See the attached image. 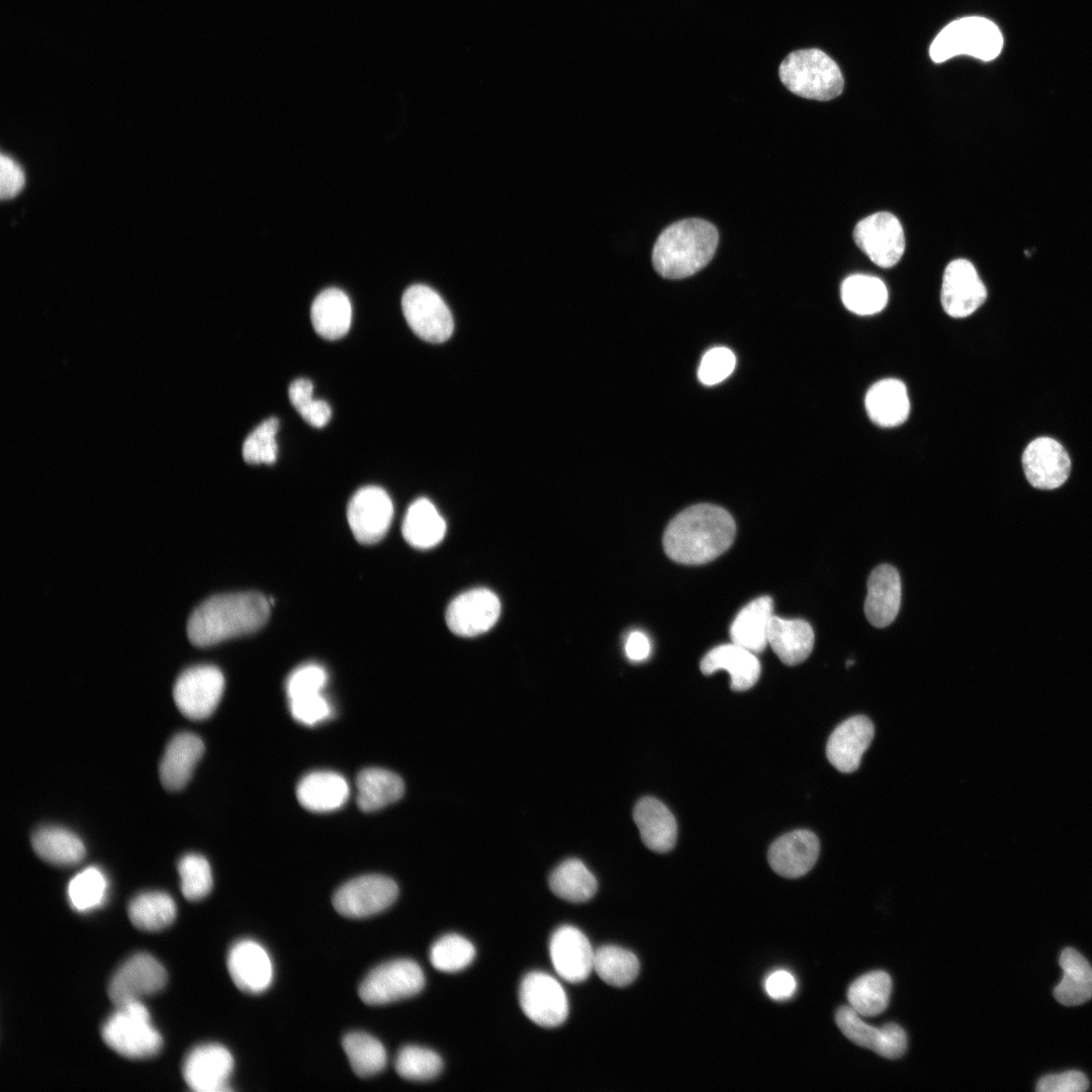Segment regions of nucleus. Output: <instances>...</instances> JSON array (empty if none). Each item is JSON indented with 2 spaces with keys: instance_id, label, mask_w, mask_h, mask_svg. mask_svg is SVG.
Here are the masks:
<instances>
[{
  "instance_id": "4d7b16f0",
  "label": "nucleus",
  "mask_w": 1092,
  "mask_h": 1092,
  "mask_svg": "<svg viewBox=\"0 0 1092 1092\" xmlns=\"http://www.w3.org/2000/svg\"><path fill=\"white\" fill-rule=\"evenodd\" d=\"M625 652L633 661H641L650 653V643L645 634L639 631L632 632L626 641Z\"/></svg>"
},
{
  "instance_id": "f03ea898",
  "label": "nucleus",
  "mask_w": 1092,
  "mask_h": 1092,
  "mask_svg": "<svg viewBox=\"0 0 1092 1092\" xmlns=\"http://www.w3.org/2000/svg\"><path fill=\"white\" fill-rule=\"evenodd\" d=\"M270 604L256 592L216 595L191 614L187 634L193 645L205 647L260 629L268 620Z\"/></svg>"
},
{
  "instance_id": "6e6d98bb",
  "label": "nucleus",
  "mask_w": 1092,
  "mask_h": 1092,
  "mask_svg": "<svg viewBox=\"0 0 1092 1092\" xmlns=\"http://www.w3.org/2000/svg\"><path fill=\"white\" fill-rule=\"evenodd\" d=\"M797 988L795 977L788 971L778 970L770 973L764 981L766 994L774 1000L783 1001L791 998Z\"/></svg>"
},
{
  "instance_id": "864d4df0",
  "label": "nucleus",
  "mask_w": 1092,
  "mask_h": 1092,
  "mask_svg": "<svg viewBox=\"0 0 1092 1092\" xmlns=\"http://www.w3.org/2000/svg\"><path fill=\"white\" fill-rule=\"evenodd\" d=\"M1089 1087L1086 1075L1080 1071H1067L1041 1077L1036 1085L1039 1092H1083Z\"/></svg>"
},
{
  "instance_id": "a19ab883",
  "label": "nucleus",
  "mask_w": 1092,
  "mask_h": 1092,
  "mask_svg": "<svg viewBox=\"0 0 1092 1092\" xmlns=\"http://www.w3.org/2000/svg\"><path fill=\"white\" fill-rule=\"evenodd\" d=\"M344 1052L354 1073L360 1077H370L381 1072L387 1062L383 1044L374 1036L353 1031L342 1039Z\"/></svg>"
},
{
  "instance_id": "7ed1b4c3",
  "label": "nucleus",
  "mask_w": 1092,
  "mask_h": 1092,
  "mask_svg": "<svg viewBox=\"0 0 1092 1092\" xmlns=\"http://www.w3.org/2000/svg\"><path fill=\"white\" fill-rule=\"evenodd\" d=\"M719 243L714 224L702 218H686L668 225L652 251L655 271L666 279H682L702 270L713 258Z\"/></svg>"
},
{
  "instance_id": "412c9836",
  "label": "nucleus",
  "mask_w": 1092,
  "mask_h": 1092,
  "mask_svg": "<svg viewBox=\"0 0 1092 1092\" xmlns=\"http://www.w3.org/2000/svg\"><path fill=\"white\" fill-rule=\"evenodd\" d=\"M228 969L236 986L247 993H262L273 980L270 956L263 945L253 939H241L234 943L228 954Z\"/></svg>"
},
{
  "instance_id": "0eeeda50",
  "label": "nucleus",
  "mask_w": 1092,
  "mask_h": 1092,
  "mask_svg": "<svg viewBox=\"0 0 1092 1092\" xmlns=\"http://www.w3.org/2000/svg\"><path fill=\"white\" fill-rule=\"evenodd\" d=\"M425 986L421 967L408 959L381 964L361 982L358 993L368 1005H384L417 995Z\"/></svg>"
},
{
  "instance_id": "3c124183",
  "label": "nucleus",
  "mask_w": 1092,
  "mask_h": 1092,
  "mask_svg": "<svg viewBox=\"0 0 1092 1092\" xmlns=\"http://www.w3.org/2000/svg\"><path fill=\"white\" fill-rule=\"evenodd\" d=\"M736 366L734 353L726 347H714L702 357L698 378L705 385H715L726 379Z\"/></svg>"
},
{
  "instance_id": "cd10ccee",
  "label": "nucleus",
  "mask_w": 1092,
  "mask_h": 1092,
  "mask_svg": "<svg viewBox=\"0 0 1092 1092\" xmlns=\"http://www.w3.org/2000/svg\"><path fill=\"white\" fill-rule=\"evenodd\" d=\"M634 821L643 843L656 852L673 848L677 826L672 813L659 800L652 797L640 799L633 811Z\"/></svg>"
},
{
  "instance_id": "37998d69",
  "label": "nucleus",
  "mask_w": 1092,
  "mask_h": 1092,
  "mask_svg": "<svg viewBox=\"0 0 1092 1092\" xmlns=\"http://www.w3.org/2000/svg\"><path fill=\"white\" fill-rule=\"evenodd\" d=\"M397 1074L410 1081H429L439 1076L443 1069L441 1057L432 1050L418 1046H403L394 1061Z\"/></svg>"
},
{
  "instance_id": "4c0bfd02",
  "label": "nucleus",
  "mask_w": 1092,
  "mask_h": 1092,
  "mask_svg": "<svg viewBox=\"0 0 1092 1092\" xmlns=\"http://www.w3.org/2000/svg\"><path fill=\"white\" fill-rule=\"evenodd\" d=\"M841 300L851 312L870 315L880 312L888 302V290L884 282L875 276L854 274L841 284Z\"/></svg>"
},
{
  "instance_id": "a18cd8bd",
  "label": "nucleus",
  "mask_w": 1092,
  "mask_h": 1092,
  "mask_svg": "<svg viewBox=\"0 0 1092 1092\" xmlns=\"http://www.w3.org/2000/svg\"><path fill=\"white\" fill-rule=\"evenodd\" d=\"M474 957V945L465 937L455 933L442 936L430 949L431 964L435 969L445 973H455L467 968Z\"/></svg>"
},
{
  "instance_id": "c85d7f7f",
  "label": "nucleus",
  "mask_w": 1092,
  "mask_h": 1092,
  "mask_svg": "<svg viewBox=\"0 0 1092 1092\" xmlns=\"http://www.w3.org/2000/svg\"><path fill=\"white\" fill-rule=\"evenodd\" d=\"M812 626L802 619H783L772 615L768 625L767 642L787 665L805 661L814 646Z\"/></svg>"
},
{
  "instance_id": "39448f33",
  "label": "nucleus",
  "mask_w": 1092,
  "mask_h": 1092,
  "mask_svg": "<svg viewBox=\"0 0 1092 1092\" xmlns=\"http://www.w3.org/2000/svg\"><path fill=\"white\" fill-rule=\"evenodd\" d=\"M1002 47V33L993 21L981 16H967L951 21L938 32L930 44L929 55L935 63L959 55L991 61L998 57Z\"/></svg>"
},
{
  "instance_id": "9b49d317",
  "label": "nucleus",
  "mask_w": 1092,
  "mask_h": 1092,
  "mask_svg": "<svg viewBox=\"0 0 1092 1092\" xmlns=\"http://www.w3.org/2000/svg\"><path fill=\"white\" fill-rule=\"evenodd\" d=\"M519 1001L525 1015L542 1027L561 1025L568 1015V1000L561 984L549 974H527L519 989Z\"/></svg>"
},
{
  "instance_id": "393cba45",
  "label": "nucleus",
  "mask_w": 1092,
  "mask_h": 1092,
  "mask_svg": "<svg viewBox=\"0 0 1092 1092\" xmlns=\"http://www.w3.org/2000/svg\"><path fill=\"white\" fill-rule=\"evenodd\" d=\"M701 671L712 674L725 669L730 674V687L742 692L752 688L760 675V662L755 653L735 644H723L711 649L700 663Z\"/></svg>"
},
{
  "instance_id": "1a4fd4ad",
  "label": "nucleus",
  "mask_w": 1092,
  "mask_h": 1092,
  "mask_svg": "<svg viewBox=\"0 0 1092 1092\" xmlns=\"http://www.w3.org/2000/svg\"><path fill=\"white\" fill-rule=\"evenodd\" d=\"M224 689L221 671L212 665L184 670L176 679L173 698L179 711L191 720L208 718L216 709Z\"/></svg>"
},
{
  "instance_id": "ddd939ff",
  "label": "nucleus",
  "mask_w": 1092,
  "mask_h": 1092,
  "mask_svg": "<svg viewBox=\"0 0 1092 1092\" xmlns=\"http://www.w3.org/2000/svg\"><path fill=\"white\" fill-rule=\"evenodd\" d=\"M166 982L167 972L160 962L149 953L140 952L115 971L108 984V996L117 1007L159 992Z\"/></svg>"
},
{
  "instance_id": "c756f323",
  "label": "nucleus",
  "mask_w": 1092,
  "mask_h": 1092,
  "mask_svg": "<svg viewBox=\"0 0 1092 1092\" xmlns=\"http://www.w3.org/2000/svg\"><path fill=\"white\" fill-rule=\"evenodd\" d=\"M864 403L872 422L885 428L904 423L910 411L906 386L894 378L883 379L872 385Z\"/></svg>"
},
{
  "instance_id": "49530a36",
  "label": "nucleus",
  "mask_w": 1092,
  "mask_h": 1092,
  "mask_svg": "<svg viewBox=\"0 0 1092 1092\" xmlns=\"http://www.w3.org/2000/svg\"><path fill=\"white\" fill-rule=\"evenodd\" d=\"M181 891L190 901L206 897L212 889V874L207 859L196 853H188L178 862Z\"/></svg>"
},
{
  "instance_id": "09e8293b",
  "label": "nucleus",
  "mask_w": 1092,
  "mask_h": 1092,
  "mask_svg": "<svg viewBox=\"0 0 1092 1092\" xmlns=\"http://www.w3.org/2000/svg\"><path fill=\"white\" fill-rule=\"evenodd\" d=\"M313 385L308 379H295L289 386V399L301 416L311 427H325L332 416L329 403L322 399L312 398Z\"/></svg>"
},
{
  "instance_id": "79ce46f5",
  "label": "nucleus",
  "mask_w": 1092,
  "mask_h": 1092,
  "mask_svg": "<svg viewBox=\"0 0 1092 1092\" xmlns=\"http://www.w3.org/2000/svg\"><path fill=\"white\" fill-rule=\"evenodd\" d=\"M594 970L607 984L625 987L638 976L639 961L628 949L617 945H604L595 950Z\"/></svg>"
},
{
  "instance_id": "e433bc0d",
  "label": "nucleus",
  "mask_w": 1092,
  "mask_h": 1092,
  "mask_svg": "<svg viewBox=\"0 0 1092 1092\" xmlns=\"http://www.w3.org/2000/svg\"><path fill=\"white\" fill-rule=\"evenodd\" d=\"M892 993V979L884 971L857 978L847 990V1001L860 1016H876L886 1010Z\"/></svg>"
},
{
  "instance_id": "c9c22d12",
  "label": "nucleus",
  "mask_w": 1092,
  "mask_h": 1092,
  "mask_svg": "<svg viewBox=\"0 0 1092 1092\" xmlns=\"http://www.w3.org/2000/svg\"><path fill=\"white\" fill-rule=\"evenodd\" d=\"M31 845L41 859L55 866L77 864L86 854L82 840L62 827L38 828L31 837Z\"/></svg>"
},
{
  "instance_id": "f704fd0d",
  "label": "nucleus",
  "mask_w": 1092,
  "mask_h": 1092,
  "mask_svg": "<svg viewBox=\"0 0 1092 1092\" xmlns=\"http://www.w3.org/2000/svg\"><path fill=\"white\" fill-rule=\"evenodd\" d=\"M1063 979L1054 989L1055 998L1065 1006H1075L1092 998V968L1076 949L1065 948L1060 957Z\"/></svg>"
},
{
  "instance_id": "8fccbe9b",
  "label": "nucleus",
  "mask_w": 1092,
  "mask_h": 1092,
  "mask_svg": "<svg viewBox=\"0 0 1092 1092\" xmlns=\"http://www.w3.org/2000/svg\"><path fill=\"white\" fill-rule=\"evenodd\" d=\"M328 681L326 669L316 663H305L287 677L285 691L288 701L323 693Z\"/></svg>"
},
{
  "instance_id": "2f4dec72",
  "label": "nucleus",
  "mask_w": 1092,
  "mask_h": 1092,
  "mask_svg": "<svg viewBox=\"0 0 1092 1092\" xmlns=\"http://www.w3.org/2000/svg\"><path fill=\"white\" fill-rule=\"evenodd\" d=\"M352 307L348 296L338 288L322 291L313 300L310 320L314 331L327 340L344 337L351 326Z\"/></svg>"
},
{
  "instance_id": "603ef678",
  "label": "nucleus",
  "mask_w": 1092,
  "mask_h": 1092,
  "mask_svg": "<svg viewBox=\"0 0 1092 1092\" xmlns=\"http://www.w3.org/2000/svg\"><path fill=\"white\" fill-rule=\"evenodd\" d=\"M289 711L295 721L313 726L333 715V707L323 693L288 701Z\"/></svg>"
},
{
  "instance_id": "de8ad7c7",
  "label": "nucleus",
  "mask_w": 1092,
  "mask_h": 1092,
  "mask_svg": "<svg viewBox=\"0 0 1092 1092\" xmlns=\"http://www.w3.org/2000/svg\"><path fill=\"white\" fill-rule=\"evenodd\" d=\"M279 421L269 418L257 426L246 438L243 445V457L249 464H272L278 452L276 434Z\"/></svg>"
},
{
  "instance_id": "bb28decb",
  "label": "nucleus",
  "mask_w": 1092,
  "mask_h": 1092,
  "mask_svg": "<svg viewBox=\"0 0 1092 1092\" xmlns=\"http://www.w3.org/2000/svg\"><path fill=\"white\" fill-rule=\"evenodd\" d=\"M350 795L347 780L330 770H316L305 775L297 784L296 797L299 804L314 813H328L345 805Z\"/></svg>"
},
{
  "instance_id": "aec40b11",
  "label": "nucleus",
  "mask_w": 1092,
  "mask_h": 1092,
  "mask_svg": "<svg viewBox=\"0 0 1092 1092\" xmlns=\"http://www.w3.org/2000/svg\"><path fill=\"white\" fill-rule=\"evenodd\" d=\"M549 953L557 975L569 983H580L594 970L595 950L578 928L563 925L551 935Z\"/></svg>"
},
{
  "instance_id": "5701e85b",
  "label": "nucleus",
  "mask_w": 1092,
  "mask_h": 1092,
  "mask_svg": "<svg viewBox=\"0 0 1092 1092\" xmlns=\"http://www.w3.org/2000/svg\"><path fill=\"white\" fill-rule=\"evenodd\" d=\"M874 725L866 716L857 715L844 720L828 738V760L841 772L855 770L874 738Z\"/></svg>"
},
{
  "instance_id": "f8f14e48",
  "label": "nucleus",
  "mask_w": 1092,
  "mask_h": 1092,
  "mask_svg": "<svg viewBox=\"0 0 1092 1092\" xmlns=\"http://www.w3.org/2000/svg\"><path fill=\"white\" fill-rule=\"evenodd\" d=\"M855 245L882 268L896 265L905 250L904 231L892 213L880 211L858 221L853 230Z\"/></svg>"
},
{
  "instance_id": "4be33fe9",
  "label": "nucleus",
  "mask_w": 1092,
  "mask_h": 1092,
  "mask_svg": "<svg viewBox=\"0 0 1092 1092\" xmlns=\"http://www.w3.org/2000/svg\"><path fill=\"white\" fill-rule=\"evenodd\" d=\"M820 843L809 830L799 829L782 835L772 842L767 859L778 875L796 879L807 874L817 861Z\"/></svg>"
},
{
  "instance_id": "5fc2aeb1",
  "label": "nucleus",
  "mask_w": 1092,
  "mask_h": 1092,
  "mask_svg": "<svg viewBox=\"0 0 1092 1092\" xmlns=\"http://www.w3.org/2000/svg\"><path fill=\"white\" fill-rule=\"evenodd\" d=\"M24 173L10 157L1 155L0 159V196L2 199L14 197L24 185Z\"/></svg>"
},
{
  "instance_id": "423d86ee",
  "label": "nucleus",
  "mask_w": 1092,
  "mask_h": 1092,
  "mask_svg": "<svg viewBox=\"0 0 1092 1092\" xmlns=\"http://www.w3.org/2000/svg\"><path fill=\"white\" fill-rule=\"evenodd\" d=\"M104 1042L127 1059H145L158 1054L163 1045L161 1034L151 1023L147 1007L141 1001L116 1007L101 1029Z\"/></svg>"
},
{
  "instance_id": "4468645a",
  "label": "nucleus",
  "mask_w": 1092,
  "mask_h": 1092,
  "mask_svg": "<svg viewBox=\"0 0 1092 1092\" xmlns=\"http://www.w3.org/2000/svg\"><path fill=\"white\" fill-rule=\"evenodd\" d=\"M500 602L484 587L466 590L451 601L446 610V623L452 633L474 637L488 631L498 620Z\"/></svg>"
},
{
  "instance_id": "473e14b6",
  "label": "nucleus",
  "mask_w": 1092,
  "mask_h": 1092,
  "mask_svg": "<svg viewBox=\"0 0 1092 1092\" xmlns=\"http://www.w3.org/2000/svg\"><path fill=\"white\" fill-rule=\"evenodd\" d=\"M401 530L410 545L429 549L443 540L446 522L431 500L420 497L408 507Z\"/></svg>"
},
{
  "instance_id": "dca6fc26",
  "label": "nucleus",
  "mask_w": 1092,
  "mask_h": 1092,
  "mask_svg": "<svg viewBox=\"0 0 1092 1092\" xmlns=\"http://www.w3.org/2000/svg\"><path fill=\"white\" fill-rule=\"evenodd\" d=\"M986 298L987 289L970 261L957 259L947 264L942 276L940 301L948 315H971Z\"/></svg>"
},
{
  "instance_id": "7c9ffc66",
  "label": "nucleus",
  "mask_w": 1092,
  "mask_h": 1092,
  "mask_svg": "<svg viewBox=\"0 0 1092 1092\" xmlns=\"http://www.w3.org/2000/svg\"><path fill=\"white\" fill-rule=\"evenodd\" d=\"M774 602L762 596L748 603L730 626L731 641L757 654L767 645V632L772 617Z\"/></svg>"
},
{
  "instance_id": "f3484780",
  "label": "nucleus",
  "mask_w": 1092,
  "mask_h": 1092,
  "mask_svg": "<svg viewBox=\"0 0 1092 1092\" xmlns=\"http://www.w3.org/2000/svg\"><path fill=\"white\" fill-rule=\"evenodd\" d=\"M835 1022L851 1042L872 1050L881 1057L894 1060L901 1058L906 1052L907 1035L897 1023H887L877 1028L866 1023L850 1006L837 1009Z\"/></svg>"
},
{
  "instance_id": "6ab92c4d",
  "label": "nucleus",
  "mask_w": 1092,
  "mask_h": 1092,
  "mask_svg": "<svg viewBox=\"0 0 1092 1092\" xmlns=\"http://www.w3.org/2000/svg\"><path fill=\"white\" fill-rule=\"evenodd\" d=\"M1022 467L1026 479L1033 487L1050 490L1066 482L1071 471V459L1057 440L1039 437L1024 449Z\"/></svg>"
},
{
  "instance_id": "6e6552de",
  "label": "nucleus",
  "mask_w": 1092,
  "mask_h": 1092,
  "mask_svg": "<svg viewBox=\"0 0 1092 1092\" xmlns=\"http://www.w3.org/2000/svg\"><path fill=\"white\" fill-rule=\"evenodd\" d=\"M405 321L413 332L430 343L448 340L454 330L451 311L442 297L424 284L410 286L401 298Z\"/></svg>"
},
{
  "instance_id": "2eb2a0df",
  "label": "nucleus",
  "mask_w": 1092,
  "mask_h": 1092,
  "mask_svg": "<svg viewBox=\"0 0 1092 1092\" xmlns=\"http://www.w3.org/2000/svg\"><path fill=\"white\" fill-rule=\"evenodd\" d=\"M393 516V505L385 490L378 486H365L357 490L349 502L347 518L355 538L363 544H372L386 534Z\"/></svg>"
},
{
  "instance_id": "b1692460",
  "label": "nucleus",
  "mask_w": 1092,
  "mask_h": 1092,
  "mask_svg": "<svg viewBox=\"0 0 1092 1092\" xmlns=\"http://www.w3.org/2000/svg\"><path fill=\"white\" fill-rule=\"evenodd\" d=\"M901 604V579L897 569L889 564L874 568L868 578L864 614L878 628L890 625L897 617Z\"/></svg>"
},
{
  "instance_id": "72a5a7b5",
  "label": "nucleus",
  "mask_w": 1092,
  "mask_h": 1092,
  "mask_svg": "<svg viewBox=\"0 0 1092 1092\" xmlns=\"http://www.w3.org/2000/svg\"><path fill=\"white\" fill-rule=\"evenodd\" d=\"M357 804L364 812H373L398 801L404 793L402 779L393 771L368 767L357 777Z\"/></svg>"
},
{
  "instance_id": "a878e982",
  "label": "nucleus",
  "mask_w": 1092,
  "mask_h": 1092,
  "mask_svg": "<svg viewBox=\"0 0 1092 1092\" xmlns=\"http://www.w3.org/2000/svg\"><path fill=\"white\" fill-rule=\"evenodd\" d=\"M204 752L199 736L190 732L176 734L167 744L159 766L160 780L168 791L185 787Z\"/></svg>"
},
{
  "instance_id": "a211bd4d",
  "label": "nucleus",
  "mask_w": 1092,
  "mask_h": 1092,
  "mask_svg": "<svg viewBox=\"0 0 1092 1092\" xmlns=\"http://www.w3.org/2000/svg\"><path fill=\"white\" fill-rule=\"evenodd\" d=\"M234 1070L230 1051L218 1043L194 1048L183 1064L186 1084L196 1092L230 1091L229 1080Z\"/></svg>"
},
{
  "instance_id": "20e7f679",
  "label": "nucleus",
  "mask_w": 1092,
  "mask_h": 1092,
  "mask_svg": "<svg viewBox=\"0 0 1092 1092\" xmlns=\"http://www.w3.org/2000/svg\"><path fill=\"white\" fill-rule=\"evenodd\" d=\"M779 76L794 94L828 101L843 90V77L836 63L818 49L798 50L781 63Z\"/></svg>"
},
{
  "instance_id": "9d476101",
  "label": "nucleus",
  "mask_w": 1092,
  "mask_h": 1092,
  "mask_svg": "<svg viewBox=\"0 0 1092 1092\" xmlns=\"http://www.w3.org/2000/svg\"><path fill=\"white\" fill-rule=\"evenodd\" d=\"M398 895L396 883L382 875H364L342 885L334 894L336 911L349 918H365L388 908Z\"/></svg>"
},
{
  "instance_id": "c03bdc74",
  "label": "nucleus",
  "mask_w": 1092,
  "mask_h": 1092,
  "mask_svg": "<svg viewBox=\"0 0 1092 1092\" xmlns=\"http://www.w3.org/2000/svg\"><path fill=\"white\" fill-rule=\"evenodd\" d=\"M106 891L107 880L104 874L98 868L90 867L78 873L70 881L68 897L75 910L86 912L104 902Z\"/></svg>"
},
{
  "instance_id": "58836bf2",
  "label": "nucleus",
  "mask_w": 1092,
  "mask_h": 1092,
  "mask_svg": "<svg viewBox=\"0 0 1092 1092\" xmlns=\"http://www.w3.org/2000/svg\"><path fill=\"white\" fill-rule=\"evenodd\" d=\"M549 887L561 899L581 903L596 894L598 883L581 860L570 858L561 862L551 873Z\"/></svg>"
},
{
  "instance_id": "ea45409f",
  "label": "nucleus",
  "mask_w": 1092,
  "mask_h": 1092,
  "mask_svg": "<svg viewBox=\"0 0 1092 1092\" xmlns=\"http://www.w3.org/2000/svg\"><path fill=\"white\" fill-rule=\"evenodd\" d=\"M127 910L131 923L144 931H158L168 927L177 913L174 900L163 892L136 895L129 902Z\"/></svg>"
},
{
  "instance_id": "f257e3e1",
  "label": "nucleus",
  "mask_w": 1092,
  "mask_h": 1092,
  "mask_svg": "<svg viewBox=\"0 0 1092 1092\" xmlns=\"http://www.w3.org/2000/svg\"><path fill=\"white\" fill-rule=\"evenodd\" d=\"M736 525L723 508L699 504L677 514L667 525L662 538L665 554L681 564L710 562L732 545Z\"/></svg>"
}]
</instances>
